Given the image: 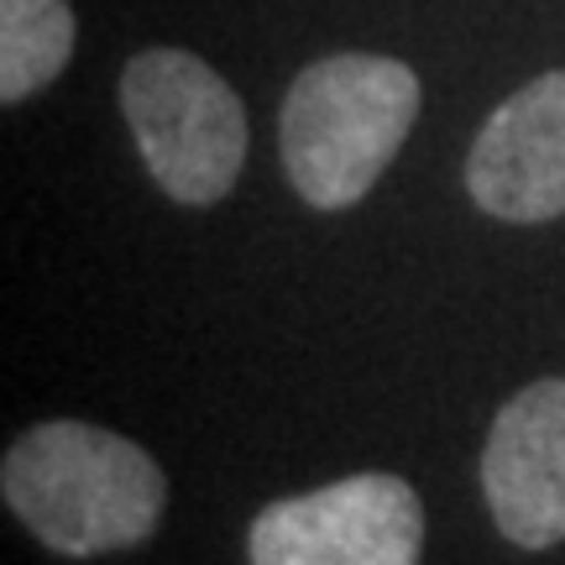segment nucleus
Instances as JSON below:
<instances>
[{
  "instance_id": "f257e3e1",
  "label": "nucleus",
  "mask_w": 565,
  "mask_h": 565,
  "mask_svg": "<svg viewBox=\"0 0 565 565\" xmlns=\"http://www.w3.org/2000/svg\"><path fill=\"white\" fill-rule=\"evenodd\" d=\"M0 498L38 545L63 561H95L152 540L168 508V477L116 429L47 419L6 445Z\"/></svg>"
},
{
  "instance_id": "f03ea898",
  "label": "nucleus",
  "mask_w": 565,
  "mask_h": 565,
  "mask_svg": "<svg viewBox=\"0 0 565 565\" xmlns=\"http://www.w3.org/2000/svg\"><path fill=\"white\" fill-rule=\"evenodd\" d=\"M419 74L383 53H330L288 84L278 116L282 168L315 210H345L398 158L419 121Z\"/></svg>"
},
{
  "instance_id": "7ed1b4c3",
  "label": "nucleus",
  "mask_w": 565,
  "mask_h": 565,
  "mask_svg": "<svg viewBox=\"0 0 565 565\" xmlns=\"http://www.w3.org/2000/svg\"><path fill=\"white\" fill-rule=\"evenodd\" d=\"M121 116L168 200L215 204L236 189L246 168V110L200 53H137L121 68Z\"/></svg>"
},
{
  "instance_id": "20e7f679",
  "label": "nucleus",
  "mask_w": 565,
  "mask_h": 565,
  "mask_svg": "<svg viewBox=\"0 0 565 565\" xmlns=\"http://www.w3.org/2000/svg\"><path fill=\"white\" fill-rule=\"evenodd\" d=\"M424 498L404 477L356 471L299 498H278L252 519V565H419Z\"/></svg>"
},
{
  "instance_id": "39448f33",
  "label": "nucleus",
  "mask_w": 565,
  "mask_h": 565,
  "mask_svg": "<svg viewBox=\"0 0 565 565\" xmlns=\"http://www.w3.org/2000/svg\"><path fill=\"white\" fill-rule=\"evenodd\" d=\"M482 492L508 545L565 540V377H540L498 408L482 445Z\"/></svg>"
},
{
  "instance_id": "423d86ee",
  "label": "nucleus",
  "mask_w": 565,
  "mask_h": 565,
  "mask_svg": "<svg viewBox=\"0 0 565 565\" xmlns=\"http://www.w3.org/2000/svg\"><path fill=\"white\" fill-rule=\"evenodd\" d=\"M466 189L513 225L565 215V68L540 74L487 116L466 158Z\"/></svg>"
},
{
  "instance_id": "0eeeda50",
  "label": "nucleus",
  "mask_w": 565,
  "mask_h": 565,
  "mask_svg": "<svg viewBox=\"0 0 565 565\" xmlns=\"http://www.w3.org/2000/svg\"><path fill=\"white\" fill-rule=\"evenodd\" d=\"M74 58L68 0H0V100L21 105Z\"/></svg>"
}]
</instances>
